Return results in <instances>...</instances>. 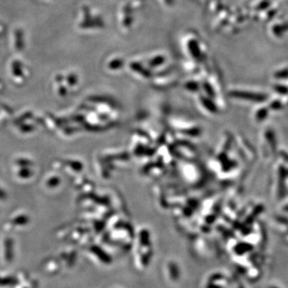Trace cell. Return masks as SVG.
I'll return each instance as SVG.
<instances>
[{
    "label": "cell",
    "mask_w": 288,
    "mask_h": 288,
    "mask_svg": "<svg viewBox=\"0 0 288 288\" xmlns=\"http://www.w3.org/2000/svg\"><path fill=\"white\" fill-rule=\"evenodd\" d=\"M269 110L270 109L267 108L265 106L256 109V114H255L256 121L260 122V121L264 120L268 117V110Z\"/></svg>",
    "instance_id": "6da1fadb"
},
{
    "label": "cell",
    "mask_w": 288,
    "mask_h": 288,
    "mask_svg": "<svg viewBox=\"0 0 288 288\" xmlns=\"http://www.w3.org/2000/svg\"><path fill=\"white\" fill-rule=\"evenodd\" d=\"M284 210H285L286 212H288V203H287V204L285 205V206L284 207Z\"/></svg>",
    "instance_id": "7a4b0ae2"
},
{
    "label": "cell",
    "mask_w": 288,
    "mask_h": 288,
    "mask_svg": "<svg viewBox=\"0 0 288 288\" xmlns=\"http://www.w3.org/2000/svg\"></svg>",
    "instance_id": "3957f363"
}]
</instances>
